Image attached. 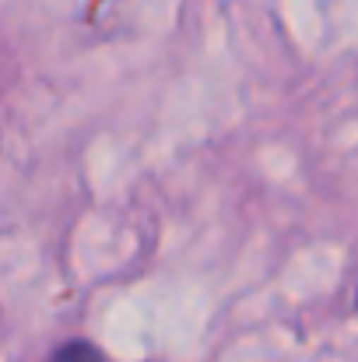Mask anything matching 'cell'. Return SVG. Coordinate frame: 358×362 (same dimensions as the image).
Wrapping results in <instances>:
<instances>
[{"mask_svg": "<svg viewBox=\"0 0 358 362\" xmlns=\"http://www.w3.org/2000/svg\"><path fill=\"white\" fill-rule=\"evenodd\" d=\"M53 362H102L95 352H88V349H67V352H60Z\"/></svg>", "mask_w": 358, "mask_h": 362, "instance_id": "1", "label": "cell"}]
</instances>
